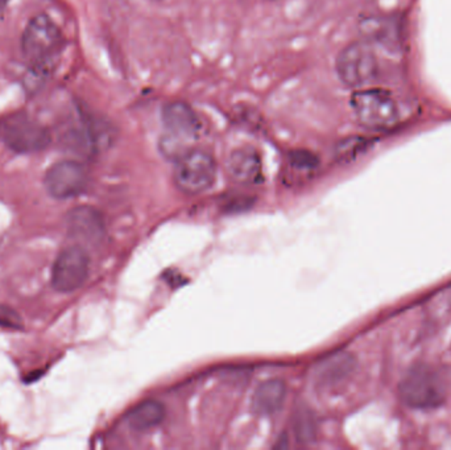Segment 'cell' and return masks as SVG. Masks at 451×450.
I'll list each match as a JSON object with an SVG mask.
<instances>
[{"instance_id":"8fae6325","label":"cell","mask_w":451,"mask_h":450,"mask_svg":"<svg viewBox=\"0 0 451 450\" xmlns=\"http://www.w3.org/2000/svg\"><path fill=\"white\" fill-rule=\"evenodd\" d=\"M359 31L366 43L397 53L401 49V29L396 20L384 15H367L359 21Z\"/></svg>"},{"instance_id":"7c38bea8","label":"cell","mask_w":451,"mask_h":450,"mask_svg":"<svg viewBox=\"0 0 451 450\" xmlns=\"http://www.w3.org/2000/svg\"><path fill=\"white\" fill-rule=\"evenodd\" d=\"M229 177L240 185H256L263 180V161L252 147L232 150L226 160Z\"/></svg>"},{"instance_id":"9a60e30c","label":"cell","mask_w":451,"mask_h":450,"mask_svg":"<svg viewBox=\"0 0 451 450\" xmlns=\"http://www.w3.org/2000/svg\"><path fill=\"white\" fill-rule=\"evenodd\" d=\"M165 419V407L157 400H146L136 405L127 417L134 431L146 432L158 427Z\"/></svg>"},{"instance_id":"8992f818","label":"cell","mask_w":451,"mask_h":450,"mask_svg":"<svg viewBox=\"0 0 451 450\" xmlns=\"http://www.w3.org/2000/svg\"><path fill=\"white\" fill-rule=\"evenodd\" d=\"M217 161L206 150L194 148L175 161L173 181L186 194H200L209 190L217 181Z\"/></svg>"},{"instance_id":"d6986e66","label":"cell","mask_w":451,"mask_h":450,"mask_svg":"<svg viewBox=\"0 0 451 450\" xmlns=\"http://www.w3.org/2000/svg\"><path fill=\"white\" fill-rule=\"evenodd\" d=\"M7 3H9V0H0V10L4 9L7 6Z\"/></svg>"},{"instance_id":"30bf717a","label":"cell","mask_w":451,"mask_h":450,"mask_svg":"<svg viewBox=\"0 0 451 450\" xmlns=\"http://www.w3.org/2000/svg\"><path fill=\"white\" fill-rule=\"evenodd\" d=\"M67 234L80 246H97L106 234L104 219L101 213L92 207H78L66 216Z\"/></svg>"},{"instance_id":"52a82bcc","label":"cell","mask_w":451,"mask_h":450,"mask_svg":"<svg viewBox=\"0 0 451 450\" xmlns=\"http://www.w3.org/2000/svg\"><path fill=\"white\" fill-rule=\"evenodd\" d=\"M90 273V258L86 248L75 244L63 250L52 268V287L55 291L70 293L81 288Z\"/></svg>"},{"instance_id":"4fadbf2b","label":"cell","mask_w":451,"mask_h":450,"mask_svg":"<svg viewBox=\"0 0 451 450\" xmlns=\"http://www.w3.org/2000/svg\"><path fill=\"white\" fill-rule=\"evenodd\" d=\"M357 367L355 358L349 353H335L322 359L317 367L314 378L321 387H337L350 379Z\"/></svg>"},{"instance_id":"ac0fdd59","label":"cell","mask_w":451,"mask_h":450,"mask_svg":"<svg viewBox=\"0 0 451 450\" xmlns=\"http://www.w3.org/2000/svg\"><path fill=\"white\" fill-rule=\"evenodd\" d=\"M0 326L18 329L21 326V319L13 312L6 307H0Z\"/></svg>"},{"instance_id":"5b68a950","label":"cell","mask_w":451,"mask_h":450,"mask_svg":"<svg viewBox=\"0 0 451 450\" xmlns=\"http://www.w3.org/2000/svg\"><path fill=\"white\" fill-rule=\"evenodd\" d=\"M351 109L358 122L371 128H389L398 121V104L386 90L364 87L351 97Z\"/></svg>"},{"instance_id":"3957f363","label":"cell","mask_w":451,"mask_h":450,"mask_svg":"<svg viewBox=\"0 0 451 450\" xmlns=\"http://www.w3.org/2000/svg\"><path fill=\"white\" fill-rule=\"evenodd\" d=\"M400 399L415 410H435L442 405L446 388L440 374L426 365L413 366L398 385Z\"/></svg>"},{"instance_id":"277c9868","label":"cell","mask_w":451,"mask_h":450,"mask_svg":"<svg viewBox=\"0 0 451 450\" xmlns=\"http://www.w3.org/2000/svg\"><path fill=\"white\" fill-rule=\"evenodd\" d=\"M335 72L342 84L355 90L369 87L378 78V58L366 41L343 48L335 61Z\"/></svg>"},{"instance_id":"e0dca14e","label":"cell","mask_w":451,"mask_h":450,"mask_svg":"<svg viewBox=\"0 0 451 450\" xmlns=\"http://www.w3.org/2000/svg\"><path fill=\"white\" fill-rule=\"evenodd\" d=\"M290 163L300 169H312L317 165L318 160L312 152L300 150L290 153Z\"/></svg>"},{"instance_id":"6da1fadb","label":"cell","mask_w":451,"mask_h":450,"mask_svg":"<svg viewBox=\"0 0 451 450\" xmlns=\"http://www.w3.org/2000/svg\"><path fill=\"white\" fill-rule=\"evenodd\" d=\"M161 122L165 133L160 138L158 150L168 160L177 161L194 150V141L202 132V123L190 104L169 101L161 109Z\"/></svg>"},{"instance_id":"2e32d148","label":"cell","mask_w":451,"mask_h":450,"mask_svg":"<svg viewBox=\"0 0 451 450\" xmlns=\"http://www.w3.org/2000/svg\"><path fill=\"white\" fill-rule=\"evenodd\" d=\"M295 436L298 441L310 442L315 436V424L313 416L308 411H301L295 417Z\"/></svg>"},{"instance_id":"5bb4252c","label":"cell","mask_w":451,"mask_h":450,"mask_svg":"<svg viewBox=\"0 0 451 450\" xmlns=\"http://www.w3.org/2000/svg\"><path fill=\"white\" fill-rule=\"evenodd\" d=\"M286 385L281 380L272 379L258 387L252 396V411L260 416L276 413L286 402Z\"/></svg>"},{"instance_id":"ba28073f","label":"cell","mask_w":451,"mask_h":450,"mask_svg":"<svg viewBox=\"0 0 451 450\" xmlns=\"http://www.w3.org/2000/svg\"><path fill=\"white\" fill-rule=\"evenodd\" d=\"M89 184V173L80 161L64 160L46 170L44 185L49 196L55 199L77 197Z\"/></svg>"},{"instance_id":"7a4b0ae2","label":"cell","mask_w":451,"mask_h":450,"mask_svg":"<svg viewBox=\"0 0 451 450\" xmlns=\"http://www.w3.org/2000/svg\"><path fill=\"white\" fill-rule=\"evenodd\" d=\"M63 47V33L49 16L37 15L28 23L21 38V50L36 73L49 72L55 65Z\"/></svg>"},{"instance_id":"9c48e42d","label":"cell","mask_w":451,"mask_h":450,"mask_svg":"<svg viewBox=\"0 0 451 450\" xmlns=\"http://www.w3.org/2000/svg\"><path fill=\"white\" fill-rule=\"evenodd\" d=\"M4 141L9 150L18 153H33L49 146L50 135L40 123L28 118H18L6 128Z\"/></svg>"}]
</instances>
